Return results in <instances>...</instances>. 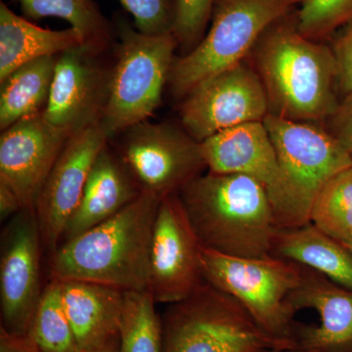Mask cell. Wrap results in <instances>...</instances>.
I'll use <instances>...</instances> for the list:
<instances>
[{
  "label": "cell",
  "instance_id": "6da1fadb",
  "mask_svg": "<svg viewBox=\"0 0 352 352\" xmlns=\"http://www.w3.org/2000/svg\"><path fill=\"white\" fill-rule=\"evenodd\" d=\"M296 10L264 31L250 54L251 65L265 90L268 113L314 124L339 107V71L331 45L298 31Z\"/></svg>",
  "mask_w": 352,
  "mask_h": 352
},
{
  "label": "cell",
  "instance_id": "7a4b0ae2",
  "mask_svg": "<svg viewBox=\"0 0 352 352\" xmlns=\"http://www.w3.org/2000/svg\"><path fill=\"white\" fill-rule=\"evenodd\" d=\"M161 198L143 192L113 217L51 254L50 279L80 280L124 292L149 289L153 231Z\"/></svg>",
  "mask_w": 352,
  "mask_h": 352
},
{
  "label": "cell",
  "instance_id": "3957f363",
  "mask_svg": "<svg viewBox=\"0 0 352 352\" xmlns=\"http://www.w3.org/2000/svg\"><path fill=\"white\" fill-rule=\"evenodd\" d=\"M178 194L203 248L238 258L270 256L277 227L270 196L258 180L208 170Z\"/></svg>",
  "mask_w": 352,
  "mask_h": 352
},
{
  "label": "cell",
  "instance_id": "277c9868",
  "mask_svg": "<svg viewBox=\"0 0 352 352\" xmlns=\"http://www.w3.org/2000/svg\"><path fill=\"white\" fill-rule=\"evenodd\" d=\"M160 315L162 352H266L296 349L252 318L233 296L207 281Z\"/></svg>",
  "mask_w": 352,
  "mask_h": 352
},
{
  "label": "cell",
  "instance_id": "5b68a950",
  "mask_svg": "<svg viewBox=\"0 0 352 352\" xmlns=\"http://www.w3.org/2000/svg\"><path fill=\"white\" fill-rule=\"evenodd\" d=\"M116 32L120 43L101 122L110 140L156 112L179 46L173 32L143 34L120 16Z\"/></svg>",
  "mask_w": 352,
  "mask_h": 352
},
{
  "label": "cell",
  "instance_id": "8992f818",
  "mask_svg": "<svg viewBox=\"0 0 352 352\" xmlns=\"http://www.w3.org/2000/svg\"><path fill=\"white\" fill-rule=\"evenodd\" d=\"M305 0H215L208 32L198 45L175 58L168 83L184 99L200 83L245 61L261 34Z\"/></svg>",
  "mask_w": 352,
  "mask_h": 352
},
{
  "label": "cell",
  "instance_id": "52a82bcc",
  "mask_svg": "<svg viewBox=\"0 0 352 352\" xmlns=\"http://www.w3.org/2000/svg\"><path fill=\"white\" fill-rule=\"evenodd\" d=\"M204 277L238 300L266 332L296 346V312L289 296L300 283L302 267L287 259L226 256L203 248Z\"/></svg>",
  "mask_w": 352,
  "mask_h": 352
},
{
  "label": "cell",
  "instance_id": "ba28073f",
  "mask_svg": "<svg viewBox=\"0 0 352 352\" xmlns=\"http://www.w3.org/2000/svg\"><path fill=\"white\" fill-rule=\"evenodd\" d=\"M276 151L287 187L286 208L277 228L310 222L319 192L331 179L352 168V155L329 131L311 122H294L268 113L263 120Z\"/></svg>",
  "mask_w": 352,
  "mask_h": 352
},
{
  "label": "cell",
  "instance_id": "9c48e42d",
  "mask_svg": "<svg viewBox=\"0 0 352 352\" xmlns=\"http://www.w3.org/2000/svg\"><path fill=\"white\" fill-rule=\"evenodd\" d=\"M118 157L146 193L163 198L208 170L201 142L168 122H143L120 134Z\"/></svg>",
  "mask_w": 352,
  "mask_h": 352
},
{
  "label": "cell",
  "instance_id": "30bf717a",
  "mask_svg": "<svg viewBox=\"0 0 352 352\" xmlns=\"http://www.w3.org/2000/svg\"><path fill=\"white\" fill-rule=\"evenodd\" d=\"M179 113L183 129L201 143L227 129L263 122L270 106L261 78L244 61L194 88Z\"/></svg>",
  "mask_w": 352,
  "mask_h": 352
},
{
  "label": "cell",
  "instance_id": "8fae6325",
  "mask_svg": "<svg viewBox=\"0 0 352 352\" xmlns=\"http://www.w3.org/2000/svg\"><path fill=\"white\" fill-rule=\"evenodd\" d=\"M44 249L41 228L32 210H21L7 222L0 250V309L6 332L28 336L41 302V256Z\"/></svg>",
  "mask_w": 352,
  "mask_h": 352
},
{
  "label": "cell",
  "instance_id": "7c38bea8",
  "mask_svg": "<svg viewBox=\"0 0 352 352\" xmlns=\"http://www.w3.org/2000/svg\"><path fill=\"white\" fill-rule=\"evenodd\" d=\"M203 245L179 198L163 197L157 208L150 254L149 291L157 303L180 302L205 283Z\"/></svg>",
  "mask_w": 352,
  "mask_h": 352
},
{
  "label": "cell",
  "instance_id": "4fadbf2b",
  "mask_svg": "<svg viewBox=\"0 0 352 352\" xmlns=\"http://www.w3.org/2000/svg\"><path fill=\"white\" fill-rule=\"evenodd\" d=\"M100 54L82 44L57 56L43 113L51 126L67 135L101 124L103 119L112 68L101 63Z\"/></svg>",
  "mask_w": 352,
  "mask_h": 352
},
{
  "label": "cell",
  "instance_id": "5bb4252c",
  "mask_svg": "<svg viewBox=\"0 0 352 352\" xmlns=\"http://www.w3.org/2000/svg\"><path fill=\"white\" fill-rule=\"evenodd\" d=\"M110 139L101 124L72 134L46 178L34 206L44 249L53 254L78 207L95 160Z\"/></svg>",
  "mask_w": 352,
  "mask_h": 352
},
{
  "label": "cell",
  "instance_id": "9a60e30c",
  "mask_svg": "<svg viewBox=\"0 0 352 352\" xmlns=\"http://www.w3.org/2000/svg\"><path fill=\"white\" fill-rule=\"evenodd\" d=\"M69 138L51 126L43 113L25 118L0 136V183L34 212L44 182Z\"/></svg>",
  "mask_w": 352,
  "mask_h": 352
},
{
  "label": "cell",
  "instance_id": "2e32d148",
  "mask_svg": "<svg viewBox=\"0 0 352 352\" xmlns=\"http://www.w3.org/2000/svg\"><path fill=\"white\" fill-rule=\"evenodd\" d=\"M208 170L242 173L258 180L270 196L275 223L283 214L287 187L274 145L263 122L219 132L201 143Z\"/></svg>",
  "mask_w": 352,
  "mask_h": 352
},
{
  "label": "cell",
  "instance_id": "e0dca14e",
  "mask_svg": "<svg viewBox=\"0 0 352 352\" xmlns=\"http://www.w3.org/2000/svg\"><path fill=\"white\" fill-rule=\"evenodd\" d=\"M300 267L302 279L289 296V305L296 312L305 308L317 310L321 324L298 323L296 351L352 352V289L307 266Z\"/></svg>",
  "mask_w": 352,
  "mask_h": 352
},
{
  "label": "cell",
  "instance_id": "ac0fdd59",
  "mask_svg": "<svg viewBox=\"0 0 352 352\" xmlns=\"http://www.w3.org/2000/svg\"><path fill=\"white\" fill-rule=\"evenodd\" d=\"M59 282L65 312L80 351L100 349L120 339L126 292L94 282Z\"/></svg>",
  "mask_w": 352,
  "mask_h": 352
},
{
  "label": "cell",
  "instance_id": "d6986e66",
  "mask_svg": "<svg viewBox=\"0 0 352 352\" xmlns=\"http://www.w3.org/2000/svg\"><path fill=\"white\" fill-rule=\"evenodd\" d=\"M142 193L117 153L106 145L95 160L78 207L65 228L61 244L111 219Z\"/></svg>",
  "mask_w": 352,
  "mask_h": 352
},
{
  "label": "cell",
  "instance_id": "ffe728a7",
  "mask_svg": "<svg viewBox=\"0 0 352 352\" xmlns=\"http://www.w3.org/2000/svg\"><path fill=\"white\" fill-rule=\"evenodd\" d=\"M85 44L73 28L52 31L32 24L0 2V82L20 67Z\"/></svg>",
  "mask_w": 352,
  "mask_h": 352
},
{
  "label": "cell",
  "instance_id": "44dd1931",
  "mask_svg": "<svg viewBox=\"0 0 352 352\" xmlns=\"http://www.w3.org/2000/svg\"><path fill=\"white\" fill-rule=\"evenodd\" d=\"M270 256L307 266L352 289V252L311 222L275 229Z\"/></svg>",
  "mask_w": 352,
  "mask_h": 352
},
{
  "label": "cell",
  "instance_id": "7402d4cb",
  "mask_svg": "<svg viewBox=\"0 0 352 352\" xmlns=\"http://www.w3.org/2000/svg\"><path fill=\"white\" fill-rule=\"evenodd\" d=\"M57 56L34 60L20 67L0 82V129L43 113L54 76Z\"/></svg>",
  "mask_w": 352,
  "mask_h": 352
},
{
  "label": "cell",
  "instance_id": "603a6c76",
  "mask_svg": "<svg viewBox=\"0 0 352 352\" xmlns=\"http://www.w3.org/2000/svg\"><path fill=\"white\" fill-rule=\"evenodd\" d=\"M23 13L34 20L56 17L82 34L85 45L103 53L113 41V28L94 0H18Z\"/></svg>",
  "mask_w": 352,
  "mask_h": 352
},
{
  "label": "cell",
  "instance_id": "cb8c5ba5",
  "mask_svg": "<svg viewBox=\"0 0 352 352\" xmlns=\"http://www.w3.org/2000/svg\"><path fill=\"white\" fill-rule=\"evenodd\" d=\"M149 289L126 292L120 352H162L161 318Z\"/></svg>",
  "mask_w": 352,
  "mask_h": 352
},
{
  "label": "cell",
  "instance_id": "d4e9b609",
  "mask_svg": "<svg viewBox=\"0 0 352 352\" xmlns=\"http://www.w3.org/2000/svg\"><path fill=\"white\" fill-rule=\"evenodd\" d=\"M29 335L41 352H82L65 312L58 280L45 285Z\"/></svg>",
  "mask_w": 352,
  "mask_h": 352
},
{
  "label": "cell",
  "instance_id": "484cf974",
  "mask_svg": "<svg viewBox=\"0 0 352 352\" xmlns=\"http://www.w3.org/2000/svg\"><path fill=\"white\" fill-rule=\"evenodd\" d=\"M310 222L339 242L352 235V168L333 176L319 192Z\"/></svg>",
  "mask_w": 352,
  "mask_h": 352
},
{
  "label": "cell",
  "instance_id": "4316f807",
  "mask_svg": "<svg viewBox=\"0 0 352 352\" xmlns=\"http://www.w3.org/2000/svg\"><path fill=\"white\" fill-rule=\"evenodd\" d=\"M296 18L303 36L326 43L352 23V0H305L296 10Z\"/></svg>",
  "mask_w": 352,
  "mask_h": 352
},
{
  "label": "cell",
  "instance_id": "83f0119b",
  "mask_svg": "<svg viewBox=\"0 0 352 352\" xmlns=\"http://www.w3.org/2000/svg\"><path fill=\"white\" fill-rule=\"evenodd\" d=\"M215 0H175L173 25L178 44L185 54L198 45L212 20Z\"/></svg>",
  "mask_w": 352,
  "mask_h": 352
},
{
  "label": "cell",
  "instance_id": "f1b7e54d",
  "mask_svg": "<svg viewBox=\"0 0 352 352\" xmlns=\"http://www.w3.org/2000/svg\"><path fill=\"white\" fill-rule=\"evenodd\" d=\"M131 14L139 32L147 34L173 32L175 0H120Z\"/></svg>",
  "mask_w": 352,
  "mask_h": 352
},
{
  "label": "cell",
  "instance_id": "f546056e",
  "mask_svg": "<svg viewBox=\"0 0 352 352\" xmlns=\"http://www.w3.org/2000/svg\"><path fill=\"white\" fill-rule=\"evenodd\" d=\"M336 60H337L338 87L342 96L352 94V23L342 28L331 39Z\"/></svg>",
  "mask_w": 352,
  "mask_h": 352
},
{
  "label": "cell",
  "instance_id": "4dcf8cb0",
  "mask_svg": "<svg viewBox=\"0 0 352 352\" xmlns=\"http://www.w3.org/2000/svg\"><path fill=\"white\" fill-rule=\"evenodd\" d=\"M328 122V131L352 155V94L340 102L337 111Z\"/></svg>",
  "mask_w": 352,
  "mask_h": 352
},
{
  "label": "cell",
  "instance_id": "1f68e13d",
  "mask_svg": "<svg viewBox=\"0 0 352 352\" xmlns=\"http://www.w3.org/2000/svg\"><path fill=\"white\" fill-rule=\"evenodd\" d=\"M0 352H41L31 336H16L0 328Z\"/></svg>",
  "mask_w": 352,
  "mask_h": 352
},
{
  "label": "cell",
  "instance_id": "d6a6232c",
  "mask_svg": "<svg viewBox=\"0 0 352 352\" xmlns=\"http://www.w3.org/2000/svg\"><path fill=\"white\" fill-rule=\"evenodd\" d=\"M21 210H24L16 194L7 185L0 183V219L2 221L11 219Z\"/></svg>",
  "mask_w": 352,
  "mask_h": 352
},
{
  "label": "cell",
  "instance_id": "836d02e7",
  "mask_svg": "<svg viewBox=\"0 0 352 352\" xmlns=\"http://www.w3.org/2000/svg\"><path fill=\"white\" fill-rule=\"evenodd\" d=\"M82 352H120V339L111 342V344H107V346L100 347V349Z\"/></svg>",
  "mask_w": 352,
  "mask_h": 352
},
{
  "label": "cell",
  "instance_id": "e575fe53",
  "mask_svg": "<svg viewBox=\"0 0 352 352\" xmlns=\"http://www.w3.org/2000/svg\"><path fill=\"white\" fill-rule=\"evenodd\" d=\"M340 243H342L344 247H346L347 249L352 252V235L349 236V237H347L346 239H344Z\"/></svg>",
  "mask_w": 352,
  "mask_h": 352
},
{
  "label": "cell",
  "instance_id": "d590c367",
  "mask_svg": "<svg viewBox=\"0 0 352 352\" xmlns=\"http://www.w3.org/2000/svg\"><path fill=\"white\" fill-rule=\"evenodd\" d=\"M266 352H296V349H274V351Z\"/></svg>",
  "mask_w": 352,
  "mask_h": 352
},
{
  "label": "cell",
  "instance_id": "8d00e7d4",
  "mask_svg": "<svg viewBox=\"0 0 352 352\" xmlns=\"http://www.w3.org/2000/svg\"><path fill=\"white\" fill-rule=\"evenodd\" d=\"M296 352H317V351H296Z\"/></svg>",
  "mask_w": 352,
  "mask_h": 352
}]
</instances>
